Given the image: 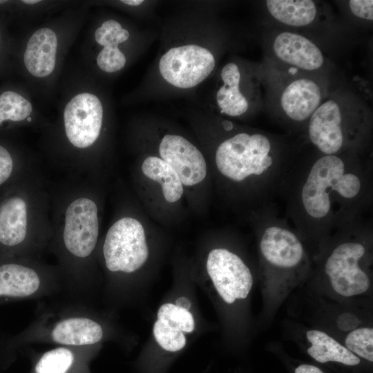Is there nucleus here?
<instances>
[{
    "label": "nucleus",
    "mask_w": 373,
    "mask_h": 373,
    "mask_svg": "<svg viewBox=\"0 0 373 373\" xmlns=\"http://www.w3.org/2000/svg\"><path fill=\"white\" fill-rule=\"evenodd\" d=\"M50 191L52 236L68 270L86 271L100 232L99 196L88 175H73Z\"/></svg>",
    "instance_id": "nucleus-1"
},
{
    "label": "nucleus",
    "mask_w": 373,
    "mask_h": 373,
    "mask_svg": "<svg viewBox=\"0 0 373 373\" xmlns=\"http://www.w3.org/2000/svg\"><path fill=\"white\" fill-rule=\"evenodd\" d=\"M104 122V106L97 94L87 88L72 93L60 119L50 130L53 160L71 174L92 175Z\"/></svg>",
    "instance_id": "nucleus-2"
},
{
    "label": "nucleus",
    "mask_w": 373,
    "mask_h": 373,
    "mask_svg": "<svg viewBox=\"0 0 373 373\" xmlns=\"http://www.w3.org/2000/svg\"><path fill=\"white\" fill-rule=\"evenodd\" d=\"M50 191L34 169L0 204V248L32 254L50 241Z\"/></svg>",
    "instance_id": "nucleus-3"
},
{
    "label": "nucleus",
    "mask_w": 373,
    "mask_h": 373,
    "mask_svg": "<svg viewBox=\"0 0 373 373\" xmlns=\"http://www.w3.org/2000/svg\"><path fill=\"white\" fill-rule=\"evenodd\" d=\"M65 19L41 26L17 45L15 66L32 81L47 84L57 74L64 55L75 32V23Z\"/></svg>",
    "instance_id": "nucleus-4"
},
{
    "label": "nucleus",
    "mask_w": 373,
    "mask_h": 373,
    "mask_svg": "<svg viewBox=\"0 0 373 373\" xmlns=\"http://www.w3.org/2000/svg\"><path fill=\"white\" fill-rule=\"evenodd\" d=\"M345 171L343 161L334 155H325L315 162L301 193L303 204L309 216L321 219L329 213L332 191L347 199L359 193V178L353 173H345Z\"/></svg>",
    "instance_id": "nucleus-5"
},
{
    "label": "nucleus",
    "mask_w": 373,
    "mask_h": 373,
    "mask_svg": "<svg viewBox=\"0 0 373 373\" xmlns=\"http://www.w3.org/2000/svg\"><path fill=\"white\" fill-rule=\"evenodd\" d=\"M271 143L262 134L238 133L222 142L216 153V163L225 177L240 182L251 175H260L272 164Z\"/></svg>",
    "instance_id": "nucleus-6"
},
{
    "label": "nucleus",
    "mask_w": 373,
    "mask_h": 373,
    "mask_svg": "<svg viewBox=\"0 0 373 373\" xmlns=\"http://www.w3.org/2000/svg\"><path fill=\"white\" fill-rule=\"evenodd\" d=\"M102 255L105 266L111 272L131 274L138 270L149 256L142 223L129 216L116 220L106 233Z\"/></svg>",
    "instance_id": "nucleus-7"
},
{
    "label": "nucleus",
    "mask_w": 373,
    "mask_h": 373,
    "mask_svg": "<svg viewBox=\"0 0 373 373\" xmlns=\"http://www.w3.org/2000/svg\"><path fill=\"white\" fill-rule=\"evenodd\" d=\"M214 56L207 48L187 44L170 48L160 58L159 70L170 84L190 88L203 82L213 71Z\"/></svg>",
    "instance_id": "nucleus-8"
},
{
    "label": "nucleus",
    "mask_w": 373,
    "mask_h": 373,
    "mask_svg": "<svg viewBox=\"0 0 373 373\" xmlns=\"http://www.w3.org/2000/svg\"><path fill=\"white\" fill-rule=\"evenodd\" d=\"M365 252L362 244L346 242L338 245L328 257L325 271L332 289L338 295L352 297L370 289V278L359 266Z\"/></svg>",
    "instance_id": "nucleus-9"
},
{
    "label": "nucleus",
    "mask_w": 373,
    "mask_h": 373,
    "mask_svg": "<svg viewBox=\"0 0 373 373\" xmlns=\"http://www.w3.org/2000/svg\"><path fill=\"white\" fill-rule=\"evenodd\" d=\"M207 270L218 294L227 303L231 304L249 295L253 285L252 274L234 253L223 248L211 250Z\"/></svg>",
    "instance_id": "nucleus-10"
},
{
    "label": "nucleus",
    "mask_w": 373,
    "mask_h": 373,
    "mask_svg": "<svg viewBox=\"0 0 373 373\" xmlns=\"http://www.w3.org/2000/svg\"><path fill=\"white\" fill-rule=\"evenodd\" d=\"M160 158L169 164L182 184L193 186L207 175V164L199 149L184 137L165 135L159 145Z\"/></svg>",
    "instance_id": "nucleus-11"
},
{
    "label": "nucleus",
    "mask_w": 373,
    "mask_h": 373,
    "mask_svg": "<svg viewBox=\"0 0 373 373\" xmlns=\"http://www.w3.org/2000/svg\"><path fill=\"white\" fill-rule=\"evenodd\" d=\"M48 269L23 258L0 263V299L27 298L36 294Z\"/></svg>",
    "instance_id": "nucleus-12"
},
{
    "label": "nucleus",
    "mask_w": 373,
    "mask_h": 373,
    "mask_svg": "<svg viewBox=\"0 0 373 373\" xmlns=\"http://www.w3.org/2000/svg\"><path fill=\"white\" fill-rule=\"evenodd\" d=\"M342 119L341 108L334 100L324 102L311 115L309 139L325 155L335 154L343 146Z\"/></svg>",
    "instance_id": "nucleus-13"
},
{
    "label": "nucleus",
    "mask_w": 373,
    "mask_h": 373,
    "mask_svg": "<svg viewBox=\"0 0 373 373\" xmlns=\"http://www.w3.org/2000/svg\"><path fill=\"white\" fill-rule=\"evenodd\" d=\"M195 327L192 314L173 303L160 306L153 325L157 343L168 352H178L186 345L184 332L191 333Z\"/></svg>",
    "instance_id": "nucleus-14"
},
{
    "label": "nucleus",
    "mask_w": 373,
    "mask_h": 373,
    "mask_svg": "<svg viewBox=\"0 0 373 373\" xmlns=\"http://www.w3.org/2000/svg\"><path fill=\"white\" fill-rule=\"evenodd\" d=\"M130 37V32L116 19L104 21L94 30L93 39L100 48L95 57L97 67L106 73L123 69L126 57L119 46Z\"/></svg>",
    "instance_id": "nucleus-15"
},
{
    "label": "nucleus",
    "mask_w": 373,
    "mask_h": 373,
    "mask_svg": "<svg viewBox=\"0 0 373 373\" xmlns=\"http://www.w3.org/2000/svg\"><path fill=\"white\" fill-rule=\"evenodd\" d=\"M260 247L265 259L278 268H292L298 265L304 255L303 246L291 231L271 226L262 236Z\"/></svg>",
    "instance_id": "nucleus-16"
},
{
    "label": "nucleus",
    "mask_w": 373,
    "mask_h": 373,
    "mask_svg": "<svg viewBox=\"0 0 373 373\" xmlns=\"http://www.w3.org/2000/svg\"><path fill=\"white\" fill-rule=\"evenodd\" d=\"M273 48L280 60L306 70L318 69L324 61L318 47L298 34L281 32L276 37Z\"/></svg>",
    "instance_id": "nucleus-17"
},
{
    "label": "nucleus",
    "mask_w": 373,
    "mask_h": 373,
    "mask_svg": "<svg viewBox=\"0 0 373 373\" xmlns=\"http://www.w3.org/2000/svg\"><path fill=\"white\" fill-rule=\"evenodd\" d=\"M321 93L319 86L313 80L300 79L291 82L283 90L280 104L291 119L301 122L319 106Z\"/></svg>",
    "instance_id": "nucleus-18"
},
{
    "label": "nucleus",
    "mask_w": 373,
    "mask_h": 373,
    "mask_svg": "<svg viewBox=\"0 0 373 373\" xmlns=\"http://www.w3.org/2000/svg\"><path fill=\"white\" fill-rule=\"evenodd\" d=\"M38 115L29 95L16 86L0 87V128L5 126H32L38 124Z\"/></svg>",
    "instance_id": "nucleus-19"
},
{
    "label": "nucleus",
    "mask_w": 373,
    "mask_h": 373,
    "mask_svg": "<svg viewBox=\"0 0 373 373\" xmlns=\"http://www.w3.org/2000/svg\"><path fill=\"white\" fill-rule=\"evenodd\" d=\"M52 340L65 345L82 346L98 343L103 337L101 325L86 317H71L59 321L51 332Z\"/></svg>",
    "instance_id": "nucleus-20"
},
{
    "label": "nucleus",
    "mask_w": 373,
    "mask_h": 373,
    "mask_svg": "<svg viewBox=\"0 0 373 373\" xmlns=\"http://www.w3.org/2000/svg\"><path fill=\"white\" fill-rule=\"evenodd\" d=\"M306 337L311 343L307 353L319 363L333 361L352 366L358 365L361 362L360 358L345 346L323 331L309 330L306 333Z\"/></svg>",
    "instance_id": "nucleus-21"
},
{
    "label": "nucleus",
    "mask_w": 373,
    "mask_h": 373,
    "mask_svg": "<svg viewBox=\"0 0 373 373\" xmlns=\"http://www.w3.org/2000/svg\"><path fill=\"white\" fill-rule=\"evenodd\" d=\"M223 85L216 94L217 104L221 112L227 115L236 117L245 113L249 103L239 89L240 73L234 63L226 64L221 70Z\"/></svg>",
    "instance_id": "nucleus-22"
},
{
    "label": "nucleus",
    "mask_w": 373,
    "mask_h": 373,
    "mask_svg": "<svg viewBox=\"0 0 373 373\" xmlns=\"http://www.w3.org/2000/svg\"><path fill=\"white\" fill-rule=\"evenodd\" d=\"M267 9L276 20L291 26L310 24L316 16V7L311 0H267Z\"/></svg>",
    "instance_id": "nucleus-23"
},
{
    "label": "nucleus",
    "mask_w": 373,
    "mask_h": 373,
    "mask_svg": "<svg viewBox=\"0 0 373 373\" xmlns=\"http://www.w3.org/2000/svg\"><path fill=\"white\" fill-rule=\"evenodd\" d=\"M141 168L145 176L161 184L163 195L167 202H175L180 199L183 184L173 168L162 158L147 157Z\"/></svg>",
    "instance_id": "nucleus-24"
},
{
    "label": "nucleus",
    "mask_w": 373,
    "mask_h": 373,
    "mask_svg": "<svg viewBox=\"0 0 373 373\" xmlns=\"http://www.w3.org/2000/svg\"><path fill=\"white\" fill-rule=\"evenodd\" d=\"M74 360L67 348L58 347L46 352L37 362L36 373H66Z\"/></svg>",
    "instance_id": "nucleus-25"
},
{
    "label": "nucleus",
    "mask_w": 373,
    "mask_h": 373,
    "mask_svg": "<svg viewBox=\"0 0 373 373\" xmlns=\"http://www.w3.org/2000/svg\"><path fill=\"white\" fill-rule=\"evenodd\" d=\"M347 349L356 356L368 361H373V329L359 327L350 332L345 338Z\"/></svg>",
    "instance_id": "nucleus-26"
},
{
    "label": "nucleus",
    "mask_w": 373,
    "mask_h": 373,
    "mask_svg": "<svg viewBox=\"0 0 373 373\" xmlns=\"http://www.w3.org/2000/svg\"><path fill=\"white\" fill-rule=\"evenodd\" d=\"M5 17L0 16V76L15 67L17 43L6 28Z\"/></svg>",
    "instance_id": "nucleus-27"
},
{
    "label": "nucleus",
    "mask_w": 373,
    "mask_h": 373,
    "mask_svg": "<svg viewBox=\"0 0 373 373\" xmlns=\"http://www.w3.org/2000/svg\"><path fill=\"white\" fill-rule=\"evenodd\" d=\"M21 163L13 152L0 143V186L8 182L14 175Z\"/></svg>",
    "instance_id": "nucleus-28"
},
{
    "label": "nucleus",
    "mask_w": 373,
    "mask_h": 373,
    "mask_svg": "<svg viewBox=\"0 0 373 373\" xmlns=\"http://www.w3.org/2000/svg\"><path fill=\"white\" fill-rule=\"evenodd\" d=\"M349 6L352 12L356 17L372 21L373 1L372 0H350Z\"/></svg>",
    "instance_id": "nucleus-29"
},
{
    "label": "nucleus",
    "mask_w": 373,
    "mask_h": 373,
    "mask_svg": "<svg viewBox=\"0 0 373 373\" xmlns=\"http://www.w3.org/2000/svg\"><path fill=\"white\" fill-rule=\"evenodd\" d=\"M294 373H323V372L314 365L303 364L296 368Z\"/></svg>",
    "instance_id": "nucleus-30"
},
{
    "label": "nucleus",
    "mask_w": 373,
    "mask_h": 373,
    "mask_svg": "<svg viewBox=\"0 0 373 373\" xmlns=\"http://www.w3.org/2000/svg\"><path fill=\"white\" fill-rule=\"evenodd\" d=\"M175 305L179 307L188 309H190L191 306V301L186 297H180L178 298L175 301Z\"/></svg>",
    "instance_id": "nucleus-31"
},
{
    "label": "nucleus",
    "mask_w": 373,
    "mask_h": 373,
    "mask_svg": "<svg viewBox=\"0 0 373 373\" xmlns=\"http://www.w3.org/2000/svg\"><path fill=\"white\" fill-rule=\"evenodd\" d=\"M122 3L130 6H137L143 3L142 0H123L121 1Z\"/></svg>",
    "instance_id": "nucleus-32"
}]
</instances>
